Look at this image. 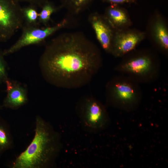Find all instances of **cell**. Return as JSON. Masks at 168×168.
<instances>
[{
	"instance_id": "obj_11",
	"label": "cell",
	"mask_w": 168,
	"mask_h": 168,
	"mask_svg": "<svg viewBox=\"0 0 168 168\" xmlns=\"http://www.w3.org/2000/svg\"><path fill=\"white\" fill-rule=\"evenodd\" d=\"M5 84L7 93L2 105L3 108L16 110L28 103V91L26 86L9 78Z\"/></svg>"
},
{
	"instance_id": "obj_16",
	"label": "cell",
	"mask_w": 168,
	"mask_h": 168,
	"mask_svg": "<svg viewBox=\"0 0 168 168\" xmlns=\"http://www.w3.org/2000/svg\"><path fill=\"white\" fill-rule=\"evenodd\" d=\"M25 22L30 24H35L38 22L39 13L37 7L29 4L28 6L22 7Z\"/></svg>"
},
{
	"instance_id": "obj_6",
	"label": "cell",
	"mask_w": 168,
	"mask_h": 168,
	"mask_svg": "<svg viewBox=\"0 0 168 168\" xmlns=\"http://www.w3.org/2000/svg\"><path fill=\"white\" fill-rule=\"evenodd\" d=\"M68 24L67 19L51 26L41 27L38 23L30 24L25 22L20 36L10 47L3 50L4 54L7 56L26 46L42 44L48 37L67 26Z\"/></svg>"
},
{
	"instance_id": "obj_13",
	"label": "cell",
	"mask_w": 168,
	"mask_h": 168,
	"mask_svg": "<svg viewBox=\"0 0 168 168\" xmlns=\"http://www.w3.org/2000/svg\"><path fill=\"white\" fill-rule=\"evenodd\" d=\"M14 146L10 125L0 116V158L6 151L13 148Z\"/></svg>"
},
{
	"instance_id": "obj_1",
	"label": "cell",
	"mask_w": 168,
	"mask_h": 168,
	"mask_svg": "<svg viewBox=\"0 0 168 168\" xmlns=\"http://www.w3.org/2000/svg\"><path fill=\"white\" fill-rule=\"evenodd\" d=\"M97 46L78 32L62 33L52 39L41 55L39 65L48 83L75 89L88 84L102 65Z\"/></svg>"
},
{
	"instance_id": "obj_10",
	"label": "cell",
	"mask_w": 168,
	"mask_h": 168,
	"mask_svg": "<svg viewBox=\"0 0 168 168\" xmlns=\"http://www.w3.org/2000/svg\"><path fill=\"white\" fill-rule=\"evenodd\" d=\"M88 20L101 47L106 52L110 54L115 30L103 15L97 12L91 13L89 16Z\"/></svg>"
},
{
	"instance_id": "obj_8",
	"label": "cell",
	"mask_w": 168,
	"mask_h": 168,
	"mask_svg": "<svg viewBox=\"0 0 168 168\" xmlns=\"http://www.w3.org/2000/svg\"><path fill=\"white\" fill-rule=\"evenodd\" d=\"M146 37L145 32L130 27L115 30L110 54L116 57H123L135 49Z\"/></svg>"
},
{
	"instance_id": "obj_18",
	"label": "cell",
	"mask_w": 168,
	"mask_h": 168,
	"mask_svg": "<svg viewBox=\"0 0 168 168\" xmlns=\"http://www.w3.org/2000/svg\"><path fill=\"white\" fill-rule=\"evenodd\" d=\"M19 2H26L37 7L41 8L47 2L50 0H16Z\"/></svg>"
},
{
	"instance_id": "obj_5",
	"label": "cell",
	"mask_w": 168,
	"mask_h": 168,
	"mask_svg": "<svg viewBox=\"0 0 168 168\" xmlns=\"http://www.w3.org/2000/svg\"><path fill=\"white\" fill-rule=\"evenodd\" d=\"M75 110L84 130L96 133L107 127L110 118L105 106L91 95L81 97L75 106Z\"/></svg>"
},
{
	"instance_id": "obj_20",
	"label": "cell",
	"mask_w": 168,
	"mask_h": 168,
	"mask_svg": "<svg viewBox=\"0 0 168 168\" xmlns=\"http://www.w3.org/2000/svg\"><path fill=\"white\" fill-rule=\"evenodd\" d=\"M2 108H3V107L2 106V105H1L0 104V110L2 109Z\"/></svg>"
},
{
	"instance_id": "obj_15",
	"label": "cell",
	"mask_w": 168,
	"mask_h": 168,
	"mask_svg": "<svg viewBox=\"0 0 168 168\" xmlns=\"http://www.w3.org/2000/svg\"><path fill=\"white\" fill-rule=\"evenodd\" d=\"M40 12L39 13L38 22L44 26H48L49 22L52 14L61 8L60 6H56L50 1L46 2L41 7Z\"/></svg>"
},
{
	"instance_id": "obj_2",
	"label": "cell",
	"mask_w": 168,
	"mask_h": 168,
	"mask_svg": "<svg viewBox=\"0 0 168 168\" xmlns=\"http://www.w3.org/2000/svg\"><path fill=\"white\" fill-rule=\"evenodd\" d=\"M31 142L14 160L12 168H50L54 166L62 148L60 135L39 115L35 118Z\"/></svg>"
},
{
	"instance_id": "obj_3",
	"label": "cell",
	"mask_w": 168,
	"mask_h": 168,
	"mask_svg": "<svg viewBox=\"0 0 168 168\" xmlns=\"http://www.w3.org/2000/svg\"><path fill=\"white\" fill-rule=\"evenodd\" d=\"M114 70L138 83H147L159 77L161 64L156 53L152 49L133 50L123 57Z\"/></svg>"
},
{
	"instance_id": "obj_9",
	"label": "cell",
	"mask_w": 168,
	"mask_h": 168,
	"mask_svg": "<svg viewBox=\"0 0 168 168\" xmlns=\"http://www.w3.org/2000/svg\"><path fill=\"white\" fill-rule=\"evenodd\" d=\"M146 35L157 50L167 54L168 52V28L162 15L155 12L151 16L147 24Z\"/></svg>"
},
{
	"instance_id": "obj_19",
	"label": "cell",
	"mask_w": 168,
	"mask_h": 168,
	"mask_svg": "<svg viewBox=\"0 0 168 168\" xmlns=\"http://www.w3.org/2000/svg\"><path fill=\"white\" fill-rule=\"evenodd\" d=\"M104 2L108 3L110 4L117 5L125 3H133L136 2L138 0H101Z\"/></svg>"
},
{
	"instance_id": "obj_7",
	"label": "cell",
	"mask_w": 168,
	"mask_h": 168,
	"mask_svg": "<svg viewBox=\"0 0 168 168\" xmlns=\"http://www.w3.org/2000/svg\"><path fill=\"white\" fill-rule=\"evenodd\" d=\"M19 3L16 0H0V42L9 40L25 23Z\"/></svg>"
},
{
	"instance_id": "obj_4",
	"label": "cell",
	"mask_w": 168,
	"mask_h": 168,
	"mask_svg": "<svg viewBox=\"0 0 168 168\" xmlns=\"http://www.w3.org/2000/svg\"><path fill=\"white\" fill-rule=\"evenodd\" d=\"M106 102L108 105L127 111L139 106L142 93L139 83L123 75L110 79L105 88Z\"/></svg>"
},
{
	"instance_id": "obj_14",
	"label": "cell",
	"mask_w": 168,
	"mask_h": 168,
	"mask_svg": "<svg viewBox=\"0 0 168 168\" xmlns=\"http://www.w3.org/2000/svg\"><path fill=\"white\" fill-rule=\"evenodd\" d=\"M95 0H60L61 8L65 9L69 15H78L86 10Z\"/></svg>"
},
{
	"instance_id": "obj_12",
	"label": "cell",
	"mask_w": 168,
	"mask_h": 168,
	"mask_svg": "<svg viewBox=\"0 0 168 168\" xmlns=\"http://www.w3.org/2000/svg\"><path fill=\"white\" fill-rule=\"evenodd\" d=\"M103 15L115 30L129 28L132 24L127 10L119 5L110 4Z\"/></svg>"
},
{
	"instance_id": "obj_17",
	"label": "cell",
	"mask_w": 168,
	"mask_h": 168,
	"mask_svg": "<svg viewBox=\"0 0 168 168\" xmlns=\"http://www.w3.org/2000/svg\"><path fill=\"white\" fill-rule=\"evenodd\" d=\"M3 50L0 47V84L5 83L9 78L8 65Z\"/></svg>"
}]
</instances>
